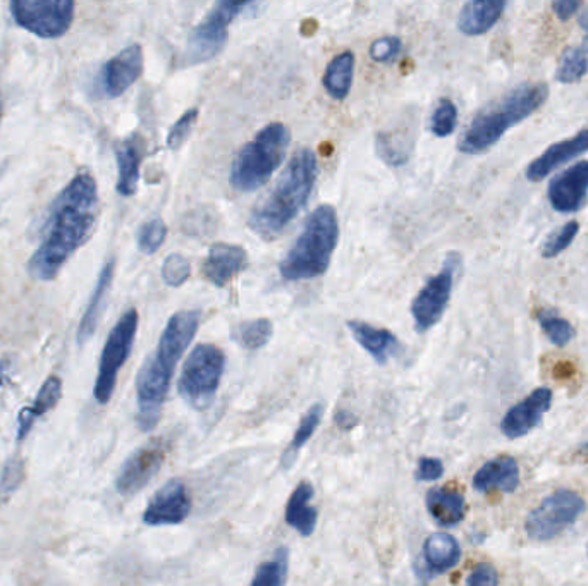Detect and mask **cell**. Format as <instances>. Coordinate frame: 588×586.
<instances>
[{
	"label": "cell",
	"instance_id": "6da1fadb",
	"mask_svg": "<svg viewBox=\"0 0 588 586\" xmlns=\"http://www.w3.org/2000/svg\"><path fill=\"white\" fill-rule=\"evenodd\" d=\"M97 217V181L83 171L73 177L48 208L39 248L28 263L32 278L54 281L67 260L90 238Z\"/></svg>",
	"mask_w": 588,
	"mask_h": 586
},
{
	"label": "cell",
	"instance_id": "7a4b0ae2",
	"mask_svg": "<svg viewBox=\"0 0 588 586\" xmlns=\"http://www.w3.org/2000/svg\"><path fill=\"white\" fill-rule=\"evenodd\" d=\"M200 325V312L183 310L174 313L159 339L157 349L138 373V426L150 432L161 420L162 406L170 392L171 379Z\"/></svg>",
	"mask_w": 588,
	"mask_h": 586
},
{
	"label": "cell",
	"instance_id": "3957f363",
	"mask_svg": "<svg viewBox=\"0 0 588 586\" xmlns=\"http://www.w3.org/2000/svg\"><path fill=\"white\" fill-rule=\"evenodd\" d=\"M318 177V162L311 149H302L291 159L283 176L271 195L251 211V231L260 238L275 239L296 219L314 192Z\"/></svg>",
	"mask_w": 588,
	"mask_h": 586
},
{
	"label": "cell",
	"instance_id": "277c9868",
	"mask_svg": "<svg viewBox=\"0 0 588 586\" xmlns=\"http://www.w3.org/2000/svg\"><path fill=\"white\" fill-rule=\"evenodd\" d=\"M547 97L549 88L544 83H525L522 87L514 88L499 102L486 107L475 116L459 140V152L477 155L492 149L508 130L537 112Z\"/></svg>",
	"mask_w": 588,
	"mask_h": 586
},
{
	"label": "cell",
	"instance_id": "5b68a950",
	"mask_svg": "<svg viewBox=\"0 0 588 586\" xmlns=\"http://www.w3.org/2000/svg\"><path fill=\"white\" fill-rule=\"evenodd\" d=\"M338 241V211L333 205H320L306 220L302 235L279 265V272L286 281L320 278L329 269Z\"/></svg>",
	"mask_w": 588,
	"mask_h": 586
},
{
	"label": "cell",
	"instance_id": "8992f818",
	"mask_svg": "<svg viewBox=\"0 0 588 586\" xmlns=\"http://www.w3.org/2000/svg\"><path fill=\"white\" fill-rule=\"evenodd\" d=\"M290 141V130L283 122H271L260 130L232 162L229 177L232 188L243 193L262 188L283 164Z\"/></svg>",
	"mask_w": 588,
	"mask_h": 586
},
{
	"label": "cell",
	"instance_id": "52a82bcc",
	"mask_svg": "<svg viewBox=\"0 0 588 586\" xmlns=\"http://www.w3.org/2000/svg\"><path fill=\"white\" fill-rule=\"evenodd\" d=\"M226 356L214 345H198L181 371L177 391L196 410L213 404L222 380Z\"/></svg>",
	"mask_w": 588,
	"mask_h": 586
},
{
	"label": "cell",
	"instance_id": "ba28073f",
	"mask_svg": "<svg viewBox=\"0 0 588 586\" xmlns=\"http://www.w3.org/2000/svg\"><path fill=\"white\" fill-rule=\"evenodd\" d=\"M138 312L134 308L122 313L118 324L110 330L104 346L100 363H98L97 380H95L94 395L98 403L107 404L115 394L119 371L124 367L133 349L138 330Z\"/></svg>",
	"mask_w": 588,
	"mask_h": 586
},
{
	"label": "cell",
	"instance_id": "9c48e42d",
	"mask_svg": "<svg viewBox=\"0 0 588 586\" xmlns=\"http://www.w3.org/2000/svg\"><path fill=\"white\" fill-rule=\"evenodd\" d=\"M248 6H250L248 2H231V0L217 2L189 35L183 54L185 66H196L214 59L228 42L229 24L240 17Z\"/></svg>",
	"mask_w": 588,
	"mask_h": 586
},
{
	"label": "cell",
	"instance_id": "30bf717a",
	"mask_svg": "<svg viewBox=\"0 0 588 586\" xmlns=\"http://www.w3.org/2000/svg\"><path fill=\"white\" fill-rule=\"evenodd\" d=\"M72 0H14L12 18L26 32L45 40L66 35L75 20Z\"/></svg>",
	"mask_w": 588,
	"mask_h": 586
},
{
	"label": "cell",
	"instance_id": "8fae6325",
	"mask_svg": "<svg viewBox=\"0 0 588 586\" xmlns=\"http://www.w3.org/2000/svg\"><path fill=\"white\" fill-rule=\"evenodd\" d=\"M585 500L573 490H557L545 497L541 506L530 512L525 530L535 542H547L562 535L585 511Z\"/></svg>",
	"mask_w": 588,
	"mask_h": 586
},
{
	"label": "cell",
	"instance_id": "7c38bea8",
	"mask_svg": "<svg viewBox=\"0 0 588 586\" xmlns=\"http://www.w3.org/2000/svg\"><path fill=\"white\" fill-rule=\"evenodd\" d=\"M461 265L458 254L451 253L446 259L439 274L428 279L412 303V315L418 333H427L428 328L439 324L451 300L455 275Z\"/></svg>",
	"mask_w": 588,
	"mask_h": 586
},
{
	"label": "cell",
	"instance_id": "4fadbf2b",
	"mask_svg": "<svg viewBox=\"0 0 588 586\" xmlns=\"http://www.w3.org/2000/svg\"><path fill=\"white\" fill-rule=\"evenodd\" d=\"M170 453V442L165 438H153L145 446L134 451L116 478V490L122 497H131L145 489L153 477L161 471L165 456Z\"/></svg>",
	"mask_w": 588,
	"mask_h": 586
},
{
	"label": "cell",
	"instance_id": "5bb4252c",
	"mask_svg": "<svg viewBox=\"0 0 588 586\" xmlns=\"http://www.w3.org/2000/svg\"><path fill=\"white\" fill-rule=\"evenodd\" d=\"M192 512V497L181 480H171L150 500L143 512V521L149 527L179 524Z\"/></svg>",
	"mask_w": 588,
	"mask_h": 586
},
{
	"label": "cell",
	"instance_id": "9a60e30c",
	"mask_svg": "<svg viewBox=\"0 0 588 586\" xmlns=\"http://www.w3.org/2000/svg\"><path fill=\"white\" fill-rule=\"evenodd\" d=\"M547 198L554 210L573 214L587 204L588 198V161L563 171L551 181Z\"/></svg>",
	"mask_w": 588,
	"mask_h": 586
},
{
	"label": "cell",
	"instance_id": "2e32d148",
	"mask_svg": "<svg viewBox=\"0 0 588 586\" xmlns=\"http://www.w3.org/2000/svg\"><path fill=\"white\" fill-rule=\"evenodd\" d=\"M553 404V391L549 388L535 389L522 403L511 408L502 419L501 431L508 438L525 437L542 422L544 414Z\"/></svg>",
	"mask_w": 588,
	"mask_h": 586
},
{
	"label": "cell",
	"instance_id": "e0dca14e",
	"mask_svg": "<svg viewBox=\"0 0 588 586\" xmlns=\"http://www.w3.org/2000/svg\"><path fill=\"white\" fill-rule=\"evenodd\" d=\"M143 73V51L138 44L126 47L102 69V87L107 97L118 98L133 87Z\"/></svg>",
	"mask_w": 588,
	"mask_h": 586
},
{
	"label": "cell",
	"instance_id": "ac0fdd59",
	"mask_svg": "<svg viewBox=\"0 0 588 586\" xmlns=\"http://www.w3.org/2000/svg\"><path fill=\"white\" fill-rule=\"evenodd\" d=\"M248 267V253L243 247L228 245V242H216L208 250L204 263H202V274L210 284L216 287H224L232 279L243 272Z\"/></svg>",
	"mask_w": 588,
	"mask_h": 586
},
{
	"label": "cell",
	"instance_id": "d6986e66",
	"mask_svg": "<svg viewBox=\"0 0 588 586\" xmlns=\"http://www.w3.org/2000/svg\"><path fill=\"white\" fill-rule=\"evenodd\" d=\"M588 152V130L580 131L569 140L559 141L556 145L545 150L538 159H535L526 169V177L530 181H542L549 176L557 167L566 162L577 159L581 153Z\"/></svg>",
	"mask_w": 588,
	"mask_h": 586
},
{
	"label": "cell",
	"instance_id": "ffe728a7",
	"mask_svg": "<svg viewBox=\"0 0 588 586\" xmlns=\"http://www.w3.org/2000/svg\"><path fill=\"white\" fill-rule=\"evenodd\" d=\"M116 262L109 260L104 265L102 272L98 275L97 284H95L94 294H91L90 303H88L85 315H83L81 322L78 327V345H87L88 340L94 337L95 330H97L100 318H102L104 310H106L107 296H109L110 285L115 281Z\"/></svg>",
	"mask_w": 588,
	"mask_h": 586
},
{
	"label": "cell",
	"instance_id": "44dd1931",
	"mask_svg": "<svg viewBox=\"0 0 588 586\" xmlns=\"http://www.w3.org/2000/svg\"><path fill=\"white\" fill-rule=\"evenodd\" d=\"M518 485H520V466L513 457H496L492 462L486 463L473 478V487L479 492L498 489L511 493L518 489Z\"/></svg>",
	"mask_w": 588,
	"mask_h": 586
},
{
	"label": "cell",
	"instance_id": "7402d4cb",
	"mask_svg": "<svg viewBox=\"0 0 588 586\" xmlns=\"http://www.w3.org/2000/svg\"><path fill=\"white\" fill-rule=\"evenodd\" d=\"M61 398H63V380L55 376L48 377L40 388L35 401L30 406L23 408L18 416V442H23L28 437L36 420L54 410Z\"/></svg>",
	"mask_w": 588,
	"mask_h": 586
},
{
	"label": "cell",
	"instance_id": "603a6c76",
	"mask_svg": "<svg viewBox=\"0 0 588 586\" xmlns=\"http://www.w3.org/2000/svg\"><path fill=\"white\" fill-rule=\"evenodd\" d=\"M348 328L349 333L353 334L358 345L366 349L379 365L388 363L389 358L400 348V343H398L394 334L389 333L385 328L373 327V325L361 321H349Z\"/></svg>",
	"mask_w": 588,
	"mask_h": 586
},
{
	"label": "cell",
	"instance_id": "cb8c5ba5",
	"mask_svg": "<svg viewBox=\"0 0 588 586\" xmlns=\"http://www.w3.org/2000/svg\"><path fill=\"white\" fill-rule=\"evenodd\" d=\"M507 2L496 0H475L464 6L458 17V30L468 36H479L489 32L498 23Z\"/></svg>",
	"mask_w": 588,
	"mask_h": 586
},
{
	"label": "cell",
	"instance_id": "d4e9b609",
	"mask_svg": "<svg viewBox=\"0 0 588 586\" xmlns=\"http://www.w3.org/2000/svg\"><path fill=\"white\" fill-rule=\"evenodd\" d=\"M143 146L137 137L128 138L116 146L118 161V193L121 196H133L140 183V165H142Z\"/></svg>",
	"mask_w": 588,
	"mask_h": 586
},
{
	"label": "cell",
	"instance_id": "484cf974",
	"mask_svg": "<svg viewBox=\"0 0 588 586\" xmlns=\"http://www.w3.org/2000/svg\"><path fill=\"white\" fill-rule=\"evenodd\" d=\"M314 493L312 484L302 481L287 500L286 523L302 536H311L317 527L318 511L312 506Z\"/></svg>",
	"mask_w": 588,
	"mask_h": 586
},
{
	"label": "cell",
	"instance_id": "4316f807",
	"mask_svg": "<svg viewBox=\"0 0 588 586\" xmlns=\"http://www.w3.org/2000/svg\"><path fill=\"white\" fill-rule=\"evenodd\" d=\"M427 509L439 527L451 528L464 521L467 504L458 490L432 489L427 493Z\"/></svg>",
	"mask_w": 588,
	"mask_h": 586
},
{
	"label": "cell",
	"instance_id": "83f0119b",
	"mask_svg": "<svg viewBox=\"0 0 588 586\" xmlns=\"http://www.w3.org/2000/svg\"><path fill=\"white\" fill-rule=\"evenodd\" d=\"M425 563L434 573L453 569L461 560L458 540L449 533H434L424 545Z\"/></svg>",
	"mask_w": 588,
	"mask_h": 586
},
{
	"label": "cell",
	"instance_id": "f1b7e54d",
	"mask_svg": "<svg viewBox=\"0 0 588 586\" xmlns=\"http://www.w3.org/2000/svg\"><path fill=\"white\" fill-rule=\"evenodd\" d=\"M355 63L357 61H355L353 52H342L330 61L326 75L322 78V85L330 97L336 100H345L348 97L351 83H353Z\"/></svg>",
	"mask_w": 588,
	"mask_h": 586
},
{
	"label": "cell",
	"instance_id": "f546056e",
	"mask_svg": "<svg viewBox=\"0 0 588 586\" xmlns=\"http://www.w3.org/2000/svg\"><path fill=\"white\" fill-rule=\"evenodd\" d=\"M377 155L392 167H401L410 161L412 155L413 141L412 134L404 131H384L377 134L375 138Z\"/></svg>",
	"mask_w": 588,
	"mask_h": 586
},
{
	"label": "cell",
	"instance_id": "4dcf8cb0",
	"mask_svg": "<svg viewBox=\"0 0 588 586\" xmlns=\"http://www.w3.org/2000/svg\"><path fill=\"white\" fill-rule=\"evenodd\" d=\"M322 416H324V406L322 404H314L311 410L303 414L302 422H300L298 428L294 432L293 441L290 442V446H287L286 453L283 454V459H281L284 468L290 469L293 466L300 451L305 447L306 442L314 437L315 431L320 425Z\"/></svg>",
	"mask_w": 588,
	"mask_h": 586
},
{
	"label": "cell",
	"instance_id": "1f68e13d",
	"mask_svg": "<svg viewBox=\"0 0 588 586\" xmlns=\"http://www.w3.org/2000/svg\"><path fill=\"white\" fill-rule=\"evenodd\" d=\"M272 334H274V324L269 318L241 322L232 328V339L248 351H257L268 346Z\"/></svg>",
	"mask_w": 588,
	"mask_h": 586
},
{
	"label": "cell",
	"instance_id": "d6a6232c",
	"mask_svg": "<svg viewBox=\"0 0 588 586\" xmlns=\"http://www.w3.org/2000/svg\"><path fill=\"white\" fill-rule=\"evenodd\" d=\"M287 569H290V551L286 547L277 549L272 560L260 564L251 586H284Z\"/></svg>",
	"mask_w": 588,
	"mask_h": 586
},
{
	"label": "cell",
	"instance_id": "836d02e7",
	"mask_svg": "<svg viewBox=\"0 0 588 586\" xmlns=\"http://www.w3.org/2000/svg\"><path fill=\"white\" fill-rule=\"evenodd\" d=\"M588 73V59L581 48L569 47L563 52L562 59L557 64L556 79L565 85L580 82Z\"/></svg>",
	"mask_w": 588,
	"mask_h": 586
},
{
	"label": "cell",
	"instance_id": "e575fe53",
	"mask_svg": "<svg viewBox=\"0 0 588 586\" xmlns=\"http://www.w3.org/2000/svg\"><path fill=\"white\" fill-rule=\"evenodd\" d=\"M537 322L541 324L545 336L549 337L551 343L559 346V348L568 345L569 340L575 337L573 325L565 318L557 317L556 313L549 312V310L537 312Z\"/></svg>",
	"mask_w": 588,
	"mask_h": 586
},
{
	"label": "cell",
	"instance_id": "d590c367",
	"mask_svg": "<svg viewBox=\"0 0 588 586\" xmlns=\"http://www.w3.org/2000/svg\"><path fill=\"white\" fill-rule=\"evenodd\" d=\"M26 478V463L23 457L14 456L6 463L0 475V502H8Z\"/></svg>",
	"mask_w": 588,
	"mask_h": 586
},
{
	"label": "cell",
	"instance_id": "8d00e7d4",
	"mask_svg": "<svg viewBox=\"0 0 588 586\" xmlns=\"http://www.w3.org/2000/svg\"><path fill=\"white\" fill-rule=\"evenodd\" d=\"M165 238H167V226L161 217H155V219L146 220L138 229V248L145 254L157 253L159 248L164 245Z\"/></svg>",
	"mask_w": 588,
	"mask_h": 586
},
{
	"label": "cell",
	"instance_id": "74e56055",
	"mask_svg": "<svg viewBox=\"0 0 588 586\" xmlns=\"http://www.w3.org/2000/svg\"><path fill=\"white\" fill-rule=\"evenodd\" d=\"M578 231H580V224L575 223V220L557 227L556 231L551 232L547 239L542 242V257L544 259H554L557 254L563 253L571 245L573 239L577 238Z\"/></svg>",
	"mask_w": 588,
	"mask_h": 586
},
{
	"label": "cell",
	"instance_id": "f35d334b",
	"mask_svg": "<svg viewBox=\"0 0 588 586\" xmlns=\"http://www.w3.org/2000/svg\"><path fill=\"white\" fill-rule=\"evenodd\" d=\"M456 124H458V109L449 98H443L432 113V133L439 138L449 137L455 133Z\"/></svg>",
	"mask_w": 588,
	"mask_h": 586
},
{
	"label": "cell",
	"instance_id": "ab89813d",
	"mask_svg": "<svg viewBox=\"0 0 588 586\" xmlns=\"http://www.w3.org/2000/svg\"><path fill=\"white\" fill-rule=\"evenodd\" d=\"M192 275V265L188 259L179 253H173L164 260L162 279L170 287H181Z\"/></svg>",
	"mask_w": 588,
	"mask_h": 586
},
{
	"label": "cell",
	"instance_id": "60d3db41",
	"mask_svg": "<svg viewBox=\"0 0 588 586\" xmlns=\"http://www.w3.org/2000/svg\"><path fill=\"white\" fill-rule=\"evenodd\" d=\"M198 116H200V110L193 107V109L186 110L179 119H177L176 124L171 128L170 134H167V146L171 150H179L181 146L185 145V141L188 140L189 134H192L193 126L198 121Z\"/></svg>",
	"mask_w": 588,
	"mask_h": 586
},
{
	"label": "cell",
	"instance_id": "b9f144b4",
	"mask_svg": "<svg viewBox=\"0 0 588 586\" xmlns=\"http://www.w3.org/2000/svg\"><path fill=\"white\" fill-rule=\"evenodd\" d=\"M401 48H403V44L398 36H382V39L375 40L370 47V57L375 63H392L401 54Z\"/></svg>",
	"mask_w": 588,
	"mask_h": 586
},
{
	"label": "cell",
	"instance_id": "7bdbcfd3",
	"mask_svg": "<svg viewBox=\"0 0 588 586\" xmlns=\"http://www.w3.org/2000/svg\"><path fill=\"white\" fill-rule=\"evenodd\" d=\"M498 571L492 564L482 563L471 571L467 586H498Z\"/></svg>",
	"mask_w": 588,
	"mask_h": 586
},
{
	"label": "cell",
	"instance_id": "ee69618b",
	"mask_svg": "<svg viewBox=\"0 0 588 586\" xmlns=\"http://www.w3.org/2000/svg\"><path fill=\"white\" fill-rule=\"evenodd\" d=\"M444 474V466L437 457H422L416 469V480L434 481L439 480Z\"/></svg>",
	"mask_w": 588,
	"mask_h": 586
},
{
	"label": "cell",
	"instance_id": "f6af8a7d",
	"mask_svg": "<svg viewBox=\"0 0 588 586\" xmlns=\"http://www.w3.org/2000/svg\"><path fill=\"white\" fill-rule=\"evenodd\" d=\"M580 8L581 2H578V0H557L553 4L554 12H556L557 18L562 21L571 20Z\"/></svg>",
	"mask_w": 588,
	"mask_h": 586
},
{
	"label": "cell",
	"instance_id": "bcb514c9",
	"mask_svg": "<svg viewBox=\"0 0 588 586\" xmlns=\"http://www.w3.org/2000/svg\"><path fill=\"white\" fill-rule=\"evenodd\" d=\"M578 23H580V26L584 28V47L585 51L588 52V9H585V11L581 12L580 18H578Z\"/></svg>",
	"mask_w": 588,
	"mask_h": 586
},
{
	"label": "cell",
	"instance_id": "7dc6e473",
	"mask_svg": "<svg viewBox=\"0 0 588 586\" xmlns=\"http://www.w3.org/2000/svg\"><path fill=\"white\" fill-rule=\"evenodd\" d=\"M9 363L8 361H0V388L4 386L8 380Z\"/></svg>",
	"mask_w": 588,
	"mask_h": 586
},
{
	"label": "cell",
	"instance_id": "c3c4849f",
	"mask_svg": "<svg viewBox=\"0 0 588 586\" xmlns=\"http://www.w3.org/2000/svg\"><path fill=\"white\" fill-rule=\"evenodd\" d=\"M0 119H2V102H0Z\"/></svg>",
	"mask_w": 588,
	"mask_h": 586
}]
</instances>
